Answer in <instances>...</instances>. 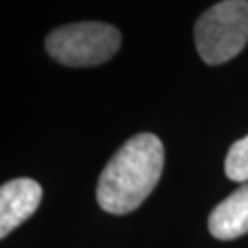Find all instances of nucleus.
Segmentation results:
<instances>
[{
    "instance_id": "obj_1",
    "label": "nucleus",
    "mask_w": 248,
    "mask_h": 248,
    "mask_svg": "<svg viewBox=\"0 0 248 248\" xmlns=\"http://www.w3.org/2000/svg\"><path fill=\"white\" fill-rule=\"evenodd\" d=\"M164 169V145L158 136L140 133L116 151L101 171L96 189L99 206L125 215L136 210L158 184Z\"/></svg>"
},
{
    "instance_id": "obj_2",
    "label": "nucleus",
    "mask_w": 248,
    "mask_h": 248,
    "mask_svg": "<svg viewBox=\"0 0 248 248\" xmlns=\"http://www.w3.org/2000/svg\"><path fill=\"white\" fill-rule=\"evenodd\" d=\"M248 43V0H222L195 24V46L208 64L233 59Z\"/></svg>"
},
{
    "instance_id": "obj_3",
    "label": "nucleus",
    "mask_w": 248,
    "mask_h": 248,
    "mask_svg": "<svg viewBox=\"0 0 248 248\" xmlns=\"http://www.w3.org/2000/svg\"><path fill=\"white\" fill-rule=\"evenodd\" d=\"M122 46L120 30L107 22H74L46 37V52L64 66H96L114 57Z\"/></svg>"
},
{
    "instance_id": "obj_4",
    "label": "nucleus",
    "mask_w": 248,
    "mask_h": 248,
    "mask_svg": "<svg viewBox=\"0 0 248 248\" xmlns=\"http://www.w3.org/2000/svg\"><path fill=\"white\" fill-rule=\"evenodd\" d=\"M43 187L31 178H15L0 189V237H6L18 224L37 212Z\"/></svg>"
},
{
    "instance_id": "obj_5",
    "label": "nucleus",
    "mask_w": 248,
    "mask_h": 248,
    "mask_svg": "<svg viewBox=\"0 0 248 248\" xmlns=\"http://www.w3.org/2000/svg\"><path fill=\"white\" fill-rule=\"evenodd\" d=\"M210 233L222 241L248 233V184L235 189L215 206L210 215Z\"/></svg>"
},
{
    "instance_id": "obj_6",
    "label": "nucleus",
    "mask_w": 248,
    "mask_h": 248,
    "mask_svg": "<svg viewBox=\"0 0 248 248\" xmlns=\"http://www.w3.org/2000/svg\"><path fill=\"white\" fill-rule=\"evenodd\" d=\"M224 171H226V177L233 182L248 180V134L230 147L224 162Z\"/></svg>"
}]
</instances>
